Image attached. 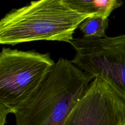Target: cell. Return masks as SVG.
<instances>
[{
  "label": "cell",
  "instance_id": "6da1fadb",
  "mask_svg": "<svg viewBox=\"0 0 125 125\" xmlns=\"http://www.w3.org/2000/svg\"><path fill=\"white\" fill-rule=\"evenodd\" d=\"M92 16L67 0H40L14 9L0 21V43L15 45L38 40L70 43L81 23Z\"/></svg>",
  "mask_w": 125,
  "mask_h": 125
},
{
  "label": "cell",
  "instance_id": "7a4b0ae2",
  "mask_svg": "<svg viewBox=\"0 0 125 125\" xmlns=\"http://www.w3.org/2000/svg\"><path fill=\"white\" fill-rule=\"evenodd\" d=\"M95 78L61 58L37 92L13 114L16 125H64Z\"/></svg>",
  "mask_w": 125,
  "mask_h": 125
},
{
  "label": "cell",
  "instance_id": "3957f363",
  "mask_svg": "<svg viewBox=\"0 0 125 125\" xmlns=\"http://www.w3.org/2000/svg\"><path fill=\"white\" fill-rule=\"evenodd\" d=\"M56 63L50 53L3 48L0 52V125L40 89Z\"/></svg>",
  "mask_w": 125,
  "mask_h": 125
},
{
  "label": "cell",
  "instance_id": "277c9868",
  "mask_svg": "<svg viewBox=\"0 0 125 125\" xmlns=\"http://www.w3.org/2000/svg\"><path fill=\"white\" fill-rule=\"evenodd\" d=\"M72 62L85 73L106 76L125 98V34L101 39L79 37L70 42Z\"/></svg>",
  "mask_w": 125,
  "mask_h": 125
},
{
  "label": "cell",
  "instance_id": "5b68a950",
  "mask_svg": "<svg viewBox=\"0 0 125 125\" xmlns=\"http://www.w3.org/2000/svg\"><path fill=\"white\" fill-rule=\"evenodd\" d=\"M64 125H125V98L103 74H98Z\"/></svg>",
  "mask_w": 125,
  "mask_h": 125
},
{
  "label": "cell",
  "instance_id": "8992f818",
  "mask_svg": "<svg viewBox=\"0 0 125 125\" xmlns=\"http://www.w3.org/2000/svg\"><path fill=\"white\" fill-rule=\"evenodd\" d=\"M73 7L83 13L91 15H98L108 18L115 9L123 4L117 0H67Z\"/></svg>",
  "mask_w": 125,
  "mask_h": 125
},
{
  "label": "cell",
  "instance_id": "52a82bcc",
  "mask_svg": "<svg viewBox=\"0 0 125 125\" xmlns=\"http://www.w3.org/2000/svg\"><path fill=\"white\" fill-rule=\"evenodd\" d=\"M108 18L94 15L84 20L79 29L86 39H101L106 37V30L108 27Z\"/></svg>",
  "mask_w": 125,
  "mask_h": 125
}]
</instances>
